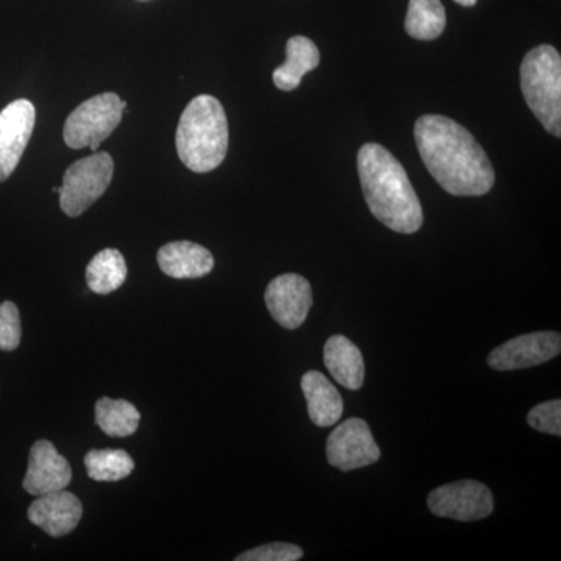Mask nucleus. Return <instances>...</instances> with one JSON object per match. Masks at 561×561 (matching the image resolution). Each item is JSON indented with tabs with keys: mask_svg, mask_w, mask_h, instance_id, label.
<instances>
[{
	"mask_svg": "<svg viewBox=\"0 0 561 561\" xmlns=\"http://www.w3.org/2000/svg\"><path fill=\"white\" fill-rule=\"evenodd\" d=\"M157 260L162 273L175 279L203 278L214 268L210 251L187 241L165 243Z\"/></svg>",
	"mask_w": 561,
	"mask_h": 561,
	"instance_id": "nucleus-14",
	"label": "nucleus"
},
{
	"mask_svg": "<svg viewBox=\"0 0 561 561\" xmlns=\"http://www.w3.org/2000/svg\"><path fill=\"white\" fill-rule=\"evenodd\" d=\"M230 130L227 113L213 95H197L181 114L176 151L190 171L208 173L219 168L228 153Z\"/></svg>",
	"mask_w": 561,
	"mask_h": 561,
	"instance_id": "nucleus-3",
	"label": "nucleus"
},
{
	"mask_svg": "<svg viewBox=\"0 0 561 561\" xmlns=\"http://www.w3.org/2000/svg\"><path fill=\"white\" fill-rule=\"evenodd\" d=\"M21 337L20 309L14 302L3 301L0 305V350H16L20 346Z\"/></svg>",
	"mask_w": 561,
	"mask_h": 561,
	"instance_id": "nucleus-22",
	"label": "nucleus"
},
{
	"mask_svg": "<svg viewBox=\"0 0 561 561\" xmlns=\"http://www.w3.org/2000/svg\"><path fill=\"white\" fill-rule=\"evenodd\" d=\"M327 456L332 467L353 471L376 463L381 459V449L364 420L350 419L331 432Z\"/></svg>",
	"mask_w": 561,
	"mask_h": 561,
	"instance_id": "nucleus-8",
	"label": "nucleus"
},
{
	"mask_svg": "<svg viewBox=\"0 0 561 561\" xmlns=\"http://www.w3.org/2000/svg\"><path fill=\"white\" fill-rule=\"evenodd\" d=\"M561 351L559 332L540 331L518 335L491 351L489 365L493 370L513 371L537 367L556 359Z\"/></svg>",
	"mask_w": 561,
	"mask_h": 561,
	"instance_id": "nucleus-9",
	"label": "nucleus"
},
{
	"mask_svg": "<svg viewBox=\"0 0 561 561\" xmlns=\"http://www.w3.org/2000/svg\"><path fill=\"white\" fill-rule=\"evenodd\" d=\"M36 110L32 102L20 99L0 111V183L16 171L35 128Z\"/></svg>",
	"mask_w": 561,
	"mask_h": 561,
	"instance_id": "nucleus-11",
	"label": "nucleus"
},
{
	"mask_svg": "<svg viewBox=\"0 0 561 561\" xmlns=\"http://www.w3.org/2000/svg\"><path fill=\"white\" fill-rule=\"evenodd\" d=\"M527 423L535 431L545 434L561 435V401L552 400L535 405L527 415Z\"/></svg>",
	"mask_w": 561,
	"mask_h": 561,
	"instance_id": "nucleus-24",
	"label": "nucleus"
},
{
	"mask_svg": "<svg viewBox=\"0 0 561 561\" xmlns=\"http://www.w3.org/2000/svg\"><path fill=\"white\" fill-rule=\"evenodd\" d=\"M427 507L434 515L456 522L472 523L493 513V494L478 481H459L431 491Z\"/></svg>",
	"mask_w": 561,
	"mask_h": 561,
	"instance_id": "nucleus-7",
	"label": "nucleus"
},
{
	"mask_svg": "<svg viewBox=\"0 0 561 561\" xmlns=\"http://www.w3.org/2000/svg\"><path fill=\"white\" fill-rule=\"evenodd\" d=\"M324 365L332 378L348 390H359L365 381V364L360 350L345 335H332L324 343Z\"/></svg>",
	"mask_w": 561,
	"mask_h": 561,
	"instance_id": "nucleus-15",
	"label": "nucleus"
},
{
	"mask_svg": "<svg viewBox=\"0 0 561 561\" xmlns=\"http://www.w3.org/2000/svg\"><path fill=\"white\" fill-rule=\"evenodd\" d=\"M301 390L308 401L312 423L319 427H331L343 415V400L339 390L320 371H308L301 378Z\"/></svg>",
	"mask_w": 561,
	"mask_h": 561,
	"instance_id": "nucleus-16",
	"label": "nucleus"
},
{
	"mask_svg": "<svg viewBox=\"0 0 561 561\" xmlns=\"http://www.w3.org/2000/svg\"><path fill=\"white\" fill-rule=\"evenodd\" d=\"M305 552L300 546L290 542H271L236 557V561H297Z\"/></svg>",
	"mask_w": 561,
	"mask_h": 561,
	"instance_id": "nucleus-23",
	"label": "nucleus"
},
{
	"mask_svg": "<svg viewBox=\"0 0 561 561\" xmlns=\"http://www.w3.org/2000/svg\"><path fill=\"white\" fill-rule=\"evenodd\" d=\"M125 108L127 102L122 101L116 92H105L81 103L66 121L62 131L66 146L76 150L90 147L98 151L103 140L119 127Z\"/></svg>",
	"mask_w": 561,
	"mask_h": 561,
	"instance_id": "nucleus-5",
	"label": "nucleus"
},
{
	"mask_svg": "<svg viewBox=\"0 0 561 561\" xmlns=\"http://www.w3.org/2000/svg\"><path fill=\"white\" fill-rule=\"evenodd\" d=\"M404 27L412 38L437 39L446 27V11L442 0H411Z\"/></svg>",
	"mask_w": 561,
	"mask_h": 561,
	"instance_id": "nucleus-20",
	"label": "nucleus"
},
{
	"mask_svg": "<svg viewBox=\"0 0 561 561\" xmlns=\"http://www.w3.org/2000/svg\"><path fill=\"white\" fill-rule=\"evenodd\" d=\"M28 519L54 538L70 534L83 516V507L76 494L68 490L51 491L38 496L28 507Z\"/></svg>",
	"mask_w": 561,
	"mask_h": 561,
	"instance_id": "nucleus-13",
	"label": "nucleus"
},
{
	"mask_svg": "<svg viewBox=\"0 0 561 561\" xmlns=\"http://www.w3.org/2000/svg\"><path fill=\"white\" fill-rule=\"evenodd\" d=\"M421 160L443 191L456 197H481L494 186L493 165L481 144L456 121L426 114L415 124Z\"/></svg>",
	"mask_w": 561,
	"mask_h": 561,
	"instance_id": "nucleus-1",
	"label": "nucleus"
},
{
	"mask_svg": "<svg viewBox=\"0 0 561 561\" xmlns=\"http://www.w3.org/2000/svg\"><path fill=\"white\" fill-rule=\"evenodd\" d=\"M286 55V62L273 72V81L280 91H294L300 87L306 73L319 68L320 51L313 41L294 36L287 41Z\"/></svg>",
	"mask_w": 561,
	"mask_h": 561,
	"instance_id": "nucleus-17",
	"label": "nucleus"
},
{
	"mask_svg": "<svg viewBox=\"0 0 561 561\" xmlns=\"http://www.w3.org/2000/svg\"><path fill=\"white\" fill-rule=\"evenodd\" d=\"M312 302L311 284L297 273L276 276L265 289L268 312L286 330H297L305 323Z\"/></svg>",
	"mask_w": 561,
	"mask_h": 561,
	"instance_id": "nucleus-10",
	"label": "nucleus"
},
{
	"mask_svg": "<svg viewBox=\"0 0 561 561\" xmlns=\"http://www.w3.org/2000/svg\"><path fill=\"white\" fill-rule=\"evenodd\" d=\"M114 175V161L106 151H94L91 157L73 162L58 187L62 213L79 217L90 209L108 190Z\"/></svg>",
	"mask_w": 561,
	"mask_h": 561,
	"instance_id": "nucleus-6",
	"label": "nucleus"
},
{
	"mask_svg": "<svg viewBox=\"0 0 561 561\" xmlns=\"http://www.w3.org/2000/svg\"><path fill=\"white\" fill-rule=\"evenodd\" d=\"M461 7H474L478 0H456Z\"/></svg>",
	"mask_w": 561,
	"mask_h": 561,
	"instance_id": "nucleus-25",
	"label": "nucleus"
},
{
	"mask_svg": "<svg viewBox=\"0 0 561 561\" xmlns=\"http://www.w3.org/2000/svg\"><path fill=\"white\" fill-rule=\"evenodd\" d=\"M72 481V468L49 440H38L31 449L27 474L22 486L33 496L68 489Z\"/></svg>",
	"mask_w": 561,
	"mask_h": 561,
	"instance_id": "nucleus-12",
	"label": "nucleus"
},
{
	"mask_svg": "<svg viewBox=\"0 0 561 561\" xmlns=\"http://www.w3.org/2000/svg\"><path fill=\"white\" fill-rule=\"evenodd\" d=\"M88 476L95 482H119L135 470V460L124 449H92L84 457Z\"/></svg>",
	"mask_w": 561,
	"mask_h": 561,
	"instance_id": "nucleus-21",
	"label": "nucleus"
},
{
	"mask_svg": "<svg viewBox=\"0 0 561 561\" xmlns=\"http://www.w3.org/2000/svg\"><path fill=\"white\" fill-rule=\"evenodd\" d=\"M522 90L527 106L556 138L561 136V57L549 44L524 57Z\"/></svg>",
	"mask_w": 561,
	"mask_h": 561,
	"instance_id": "nucleus-4",
	"label": "nucleus"
},
{
	"mask_svg": "<svg viewBox=\"0 0 561 561\" xmlns=\"http://www.w3.org/2000/svg\"><path fill=\"white\" fill-rule=\"evenodd\" d=\"M140 413L131 402L101 398L95 404V423L114 438L130 437L138 431Z\"/></svg>",
	"mask_w": 561,
	"mask_h": 561,
	"instance_id": "nucleus-19",
	"label": "nucleus"
},
{
	"mask_svg": "<svg viewBox=\"0 0 561 561\" xmlns=\"http://www.w3.org/2000/svg\"><path fill=\"white\" fill-rule=\"evenodd\" d=\"M127 262L119 250L105 249L92 257L87 268V283L98 295L113 294L127 279Z\"/></svg>",
	"mask_w": 561,
	"mask_h": 561,
	"instance_id": "nucleus-18",
	"label": "nucleus"
},
{
	"mask_svg": "<svg viewBox=\"0 0 561 561\" xmlns=\"http://www.w3.org/2000/svg\"><path fill=\"white\" fill-rule=\"evenodd\" d=\"M365 202L391 231L413 234L423 225V209L401 162L379 144H365L357 154Z\"/></svg>",
	"mask_w": 561,
	"mask_h": 561,
	"instance_id": "nucleus-2",
	"label": "nucleus"
}]
</instances>
